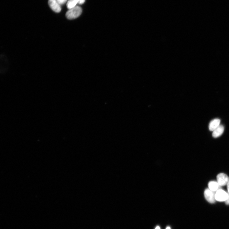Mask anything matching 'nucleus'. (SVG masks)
<instances>
[{
	"label": "nucleus",
	"instance_id": "f257e3e1",
	"mask_svg": "<svg viewBox=\"0 0 229 229\" xmlns=\"http://www.w3.org/2000/svg\"><path fill=\"white\" fill-rule=\"evenodd\" d=\"M82 11V9L80 7L76 6L69 9L66 13V16L69 20H73L79 16L81 14Z\"/></svg>",
	"mask_w": 229,
	"mask_h": 229
},
{
	"label": "nucleus",
	"instance_id": "f03ea898",
	"mask_svg": "<svg viewBox=\"0 0 229 229\" xmlns=\"http://www.w3.org/2000/svg\"><path fill=\"white\" fill-rule=\"evenodd\" d=\"M216 192L213 191L209 189H206L204 191V197L206 201L211 203H214L216 201Z\"/></svg>",
	"mask_w": 229,
	"mask_h": 229
},
{
	"label": "nucleus",
	"instance_id": "7ed1b4c3",
	"mask_svg": "<svg viewBox=\"0 0 229 229\" xmlns=\"http://www.w3.org/2000/svg\"><path fill=\"white\" fill-rule=\"evenodd\" d=\"M228 193L221 189L217 191L216 193V201L220 202L225 201L228 197Z\"/></svg>",
	"mask_w": 229,
	"mask_h": 229
},
{
	"label": "nucleus",
	"instance_id": "20e7f679",
	"mask_svg": "<svg viewBox=\"0 0 229 229\" xmlns=\"http://www.w3.org/2000/svg\"><path fill=\"white\" fill-rule=\"evenodd\" d=\"M217 182L221 186L227 185L229 181L228 176L223 173H221L218 175L217 176Z\"/></svg>",
	"mask_w": 229,
	"mask_h": 229
},
{
	"label": "nucleus",
	"instance_id": "39448f33",
	"mask_svg": "<svg viewBox=\"0 0 229 229\" xmlns=\"http://www.w3.org/2000/svg\"><path fill=\"white\" fill-rule=\"evenodd\" d=\"M48 4L51 8L56 13H59L61 10L60 5L57 0H49Z\"/></svg>",
	"mask_w": 229,
	"mask_h": 229
},
{
	"label": "nucleus",
	"instance_id": "423d86ee",
	"mask_svg": "<svg viewBox=\"0 0 229 229\" xmlns=\"http://www.w3.org/2000/svg\"><path fill=\"white\" fill-rule=\"evenodd\" d=\"M224 128L222 125H220L212 133V136L214 138H217L221 136L224 131Z\"/></svg>",
	"mask_w": 229,
	"mask_h": 229
},
{
	"label": "nucleus",
	"instance_id": "0eeeda50",
	"mask_svg": "<svg viewBox=\"0 0 229 229\" xmlns=\"http://www.w3.org/2000/svg\"><path fill=\"white\" fill-rule=\"evenodd\" d=\"M221 120L219 119H215L211 121L209 126L210 131H213L220 125Z\"/></svg>",
	"mask_w": 229,
	"mask_h": 229
},
{
	"label": "nucleus",
	"instance_id": "6e6552de",
	"mask_svg": "<svg viewBox=\"0 0 229 229\" xmlns=\"http://www.w3.org/2000/svg\"><path fill=\"white\" fill-rule=\"evenodd\" d=\"M208 186L210 190L216 192L217 190L221 189V186L219 185L217 182L211 181L208 183Z\"/></svg>",
	"mask_w": 229,
	"mask_h": 229
},
{
	"label": "nucleus",
	"instance_id": "1a4fd4ad",
	"mask_svg": "<svg viewBox=\"0 0 229 229\" xmlns=\"http://www.w3.org/2000/svg\"><path fill=\"white\" fill-rule=\"evenodd\" d=\"M78 3V0H69L67 3V7L69 9H70L75 7Z\"/></svg>",
	"mask_w": 229,
	"mask_h": 229
},
{
	"label": "nucleus",
	"instance_id": "9d476101",
	"mask_svg": "<svg viewBox=\"0 0 229 229\" xmlns=\"http://www.w3.org/2000/svg\"><path fill=\"white\" fill-rule=\"evenodd\" d=\"M57 1L60 5H62L65 4L67 0H57Z\"/></svg>",
	"mask_w": 229,
	"mask_h": 229
},
{
	"label": "nucleus",
	"instance_id": "9b49d317",
	"mask_svg": "<svg viewBox=\"0 0 229 229\" xmlns=\"http://www.w3.org/2000/svg\"><path fill=\"white\" fill-rule=\"evenodd\" d=\"M228 197L226 200V201H225V203L227 205H229V193H228Z\"/></svg>",
	"mask_w": 229,
	"mask_h": 229
},
{
	"label": "nucleus",
	"instance_id": "f8f14e48",
	"mask_svg": "<svg viewBox=\"0 0 229 229\" xmlns=\"http://www.w3.org/2000/svg\"><path fill=\"white\" fill-rule=\"evenodd\" d=\"M78 1L79 2V4H82L84 3L85 0H78Z\"/></svg>",
	"mask_w": 229,
	"mask_h": 229
},
{
	"label": "nucleus",
	"instance_id": "ddd939ff",
	"mask_svg": "<svg viewBox=\"0 0 229 229\" xmlns=\"http://www.w3.org/2000/svg\"><path fill=\"white\" fill-rule=\"evenodd\" d=\"M227 189L228 192V193H229V181L228 182V183H227Z\"/></svg>",
	"mask_w": 229,
	"mask_h": 229
},
{
	"label": "nucleus",
	"instance_id": "4468645a",
	"mask_svg": "<svg viewBox=\"0 0 229 229\" xmlns=\"http://www.w3.org/2000/svg\"><path fill=\"white\" fill-rule=\"evenodd\" d=\"M155 229H161L159 226H157L156 227Z\"/></svg>",
	"mask_w": 229,
	"mask_h": 229
},
{
	"label": "nucleus",
	"instance_id": "2eb2a0df",
	"mask_svg": "<svg viewBox=\"0 0 229 229\" xmlns=\"http://www.w3.org/2000/svg\"><path fill=\"white\" fill-rule=\"evenodd\" d=\"M166 229H171V228H170V227H169V226H167L166 228Z\"/></svg>",
	"mask_w": 229,
	"mask_h": 229
}]
</instances>
